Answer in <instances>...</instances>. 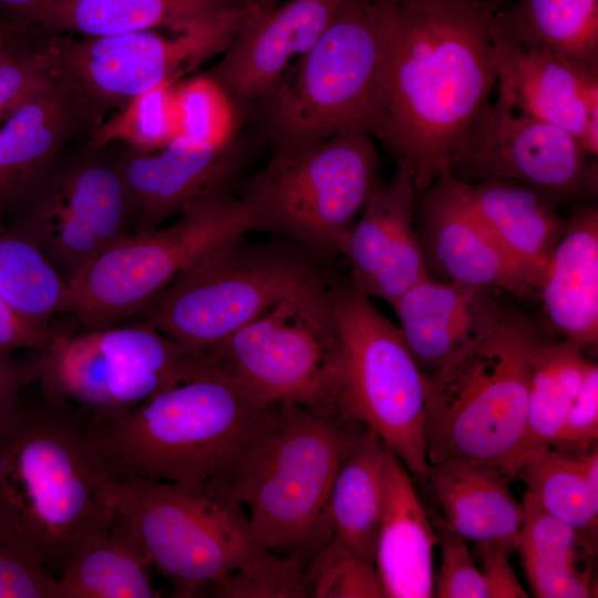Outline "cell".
<instances>
[{
  "label": "cell",
  "instance_id": "obj_1",
  "mask_svg": "<svg viewBox=\"0 0 598 598\" xmlns=\"http://www.w3.org/2000/svg\"><path fill=\"white\" fill-rule=\"evenodd\" d=\"M494 0H398L364 131L419 193L481 142L497 86Z\"/></svg>",
  "mask_w": 598,
  "mask_h": 598
},
{
  "label": "cell",
  "instance_id": "obj_2",
  "mask_svg": "<svg viewBox=\"0 0 598 598\" xmlns=\"http://www.w3.org/2000/svg\"><path fill=\"white\" fill-rule=\"evenodd\" d=\"M90 420L41 394L0 429V540L56 579L111 526Z\"/></svg>",
  "mask_w": 598,
  "mask_h": 598
},
{
  "label": "cell",
  "instance_id": "obj_3",
  "mask_svg": "<svg viewBox=\"0 0 598 598\" xmlns=\"http://www.w3.org/2000/svg\"><path fill=\"white\" fill-rule=\"evenodd\" d=\"M275 405L256 401L202 355L186 379L122 416L90 421V430L112 480L166 482L231 497Z\"/></svg>",
  "mask_w": 598,
  "mask_h": 598
},
{
  "label": "cell",
  "instance_id": "obj_4",
  "mask_svg": "<svg viewBox=\"0 0 598 598\" xmlns=\"http://www.w3.org/2000/svg\"><path fill=\"white\" fill-rule=\"evenodd\" d=\"M544 340L529 317L498 298L466 343L424 374L429 464L465 460L514 477L532 365Z\"/></svg>",
  "mask_w": 598,
  "mask_h": 598
},
{
  "label": "cell",
  "instance_id": "obj_5",
  "mask_svg": "<svg viewBox=\"0 0 598 598\" xmlns=\"http://www.w3.org/2000/svg\"><path fill=\"white\" fill-rule=\"evenodd\" d=\"M364 429L342 414L276 403L230 491L261 548L309 564L331 538V487Z\"/></svg>",
  "mask_w": 598,
  "mask_h": 598
},
{
  "label": "cell",
  "instance_id": "obj_6",
  "mask_svg": "<svg viewBox=\"0 0 598 598\" xmlns=\"http://www.w3.org/2000/svg\"><path fill=\"white\" fill-rule=\"evenodd\" d=\"M379 185L374 137L347 130L276 146L238 197L248 207L255 230L329 259L342 255L354 217Z\"/></svg>",
  "mask_w": 598,
  "mask_h": 598
},
{
  "label": "cell",
  "instance_id": "obj_7",
  "mask_svg": "<svg viewBox=\"0 0 598 598\" xmlns=\"http://www.w3.org/2000/svg\"><path fill=\"white\" fill-rule=\"evenodd\" d=\"M327 260L278 237L245 238L192 268L140 311L185 351L203 355L293 291L333 280Z\"/></svg>",
  "mask_w": 598,
  "mask_h": 598
},
{
  "label": "cell",
  "instance_id": "obj_8",
  "mask_svg": "<svg viewBox=\"0 0 598 598\" xmlns=\"http://www.w3.org/2000/svg\"><path fill=\"white\" fill-rule=\"evenodd\" d=\"M168 227L132 233L68 282V311L86 329L138 315L161 290L255 230L248 207L228 190L186 207Z\"/></svg>",
  "mask_w": 598,
  "mask_h": 598
},
{
  "label": "cell",
  "instance_id": "obj_9",
  "mask_svg": "<svg viewBox=\"0 0 598 598\" xmlns=\"http://www.w3.org/2000/svg\"><path fill=\"white\" fill-rule=\"evenodd\" d=\"M398 0H343L332 20L260 101L276 146L362 130Z\"/></svg>",
  "mask_w": 598,
  "mask_h": 598
},
{
  "label": "cell",
  "instance_id": "obj_10",
  "mask_svg": "<svg viewBox=\"0 0 598 598\" xmlns=\"http://www.w3.org/2000/svg\"><path fill=\"white\" fill-rule=\"evenodd\" d=\"M336 281L293 291L203 357L262 404L341 414Z\"/></svg>",
  "mask_w": 598,
  "mask_h": 598
},
{
  "label": "cell",
  "instance_id": "obj_11",
  "mask_svg": "<svg viewBox=\"0 0 598 598\" xmlns=\"http://www.w3.org/2000/svg\"><path fill=\"white\" fill-rule=\"evenodd\" d=\"M103 496L128 522L177 597H205L214 584L262 549L243 506L229 496L140 478L110 480Z\"/></svg>",
  "mask_w": 598,
  "mask_h": 598
},
{
  "label": "cell",
  "instance_id": "obj_12",
  "mask_svg": "<svg viewBox=\"0 0 598 598\" xmlns=\"http://www.w3.org/2000/svg\"><path fill=\"white\" fill-rule=\"evenodd\" d=\"M340 342L341 414L373 430L413 478L429 468L425 378L398 327L349 279L331 290Z\"/></svg>",
  "mask_w": 598,
  "mask_h": 598
},
{
  "label": "cell",
  "instance_id": "obj_13",
  "mask_svg": "<svg viewBox=\"0 0 598 598\" xmlns=\"http://www.w3.org/2000/svg\"><path fill=\"white\" fill-rule=\"evenodd\" d=\"M35 353L41 394L93 422L122 416L202 362L144 320L79 333L52 329Z\"/></svg>",
  "mask_w": 598,
  "mask_h": 598
},
{
  "label": "cell",
  "instance_id": "obj_14",
  "mask_svg": "<svg viewBox=\"0 0 598 598\" xmlns=\"http://www.w3.org/2000/svg\"><path fill=\"white\" fill-rule=\"evenodd\" d=\"M256 8L234 7L169 35L142 30L75 39L48 32L43 42L53 71L101 115L221 54Z\"/></svg>",
  "mask_w": 598,
  "mask_h": 598
},
{
  "label": "cell",
  "instance_id": "obj_15",
  "mask_svg": "<svg viewBox=\"0 0 598 598\" xmlns=\"http://www.w3.org/2000/svg\"><path fill=\"white\" fill-rule=\"evenodd\" d=\"M3 225L35 245L68 283L91 259L132 234V208L115 159H54Z\"/></svg>",
  "mask_w": 598,
  "mask_h": 598
},
{
  "label": "cell",
  "instance_id": "obj_16",
  "mask_svg": "<svg viewBox=\"0 0 598 598\" xmlns=\"http://www.w3.org/2000/svg\"><path fill=\"white\" fill-rule=\"evenodd\" d=\"M448 177L464 184L513 179L556 206L592 198L598 181L594 156L573 134L516 111L498 96L481 142Z\"/></svg>",
  "mask_w": 598,
  "mask_h": 598
},
{
  "label": "cell",
  "instance_id": "obj_17",
  "mask_svg": "<svg viewBox=\"0 0 598 598\" xmlns=\"http://www.w3.org/2000/svg\"><path fill=\"white\" fill-rule=\"evenodd\" d=\"M417 193L410 169L399 163L392 179L379 185L368 200L342 250L349 280L368 297L391 306L430 277L414 224Z\"/></svg>",
  "mask_w": 598,
  "mask_h": 598
},
{
  "label": "cell",
  "instance_id": "obj_18",
  "mask_svg": "<svg viewBox=\"0 0 598 598\" xmlns=\"http://www.w3.org/2000/svg\"><path fill=\"white\" fill-rule=\"evenodd\" d=\"M343 0H288L256 8L206 74L239 107L261 101L307 53Z\"/></svg>",
  "mask_w": 598,
  "mask_h": 598
},
{
  "label": "cell",
  "instance_id": "obj_19",
  "mask_svg": "<svg viewBox=\"0 0 598 598\" xmlns=\"http://www.w3.org/2000/svg\"><path fill=\"white\" fill-rule=\"evenodd\" d=\"M132 208V233L151 230L198 199L228 190L240 166L234 144L213 146L177 135L164 147H131L115 158Z\"/></svg>",
  "mask_w": 598,
  "mask_h": 598
},
{
  "label": "cell",
  "instance_id": "obj_20",
  "mask_svg": "<svg viewBox=\"0 0 598 598\" xmlns=\"http://www.w3.org/2000/svg\"><path fill=\"white\" fill-rule=\"evenodd\" d=\"M99 118L55 72L4 117L0 126V225L66 142L81 128H95Z\"/></svg>",
  "mask_w": 598,
  "mask_h": 598
},
{
  "label": "cell",
  "instance_id": "obj_21",
  "mask_svg": "<svg viewBox=\"0 0 598 598\" xmlns=\"http://www.w3.org/2000/svg\"><path fill=\"white\" fill-rule=\"evenodd\" d=\"M421 193L426 251L450 281L522 299L536 293L472 210L460 182L443 177Z\"/></svg>",
  "mask_w": 598,
  "mask_h": 598
},
{
  "label": "cell",
  "instance_id": "obj_22",
  "mask_svg": "<svg viewBox=\"0 0 598 598\" xmlns=\"http://www.w3.org/2000/svg\"><path fill=\"white\" fill-rule=\"evenodd\" d=\"M501 14V12H499ZM497 96L516 111L559 126L580 143L587 121V93L598 73L564 58L525 47L497 27Z\"/></svg>",
  "mask_w": 598,
  "mask_h": 598
},
{
  "label": "cell",
  "instance_id": "obj_23",
  "mask_svg": "<svg viewBox=\"0 0 598 598\" xmlns=\"http://www.w3.org/2000/svg\"><path fill=\"white\" fill-rule=\"evenodd\" d=\"M437 533L413 476L389 448L386 488L374 566L385 598L434 597L433 549Z\"/></svg>",
  "mask_w": 598,
  "mask_h": 598
},
{
  "label": "cell",
  "instance_id": "obj_24",
  "mask_svg": "<svg viewBox=\"0 0 598 598\" xmlns=\"http://www.w3.org/2000/svg\"><path fill=\"white\" fill-rule=\"evenodd\" d=\"M461 186L477 218L537 292L553 249L566 227L558 206L508 178H484Z\"/></svg>",
  "mask_w": 598,
  "mask_h": 598
},
{
  "label": "cell",
  "instance_id": "obj_25",
  "mask_svg": "<svg viewBox=\"0 0 598 598\" xmlns=\"http://www.w3.org/2000/svg\"><path fill=\"white\" fill-rule=\"evenodd\" d=\"M507 477L487 464L445 460L430 464L419 482L443 514L441 527L475 544L501 543L517 549L524 513Z\"/></svg>",
  "mask_w": 598,
  "mask_h": 598
},
{
  "label": "cell",
  "instance_id": "obj_26",
  "mask_svg": "<svg viewBox=\"0 0 598 598\" xmlns=\"http://www.w3.org/2000/svg\"><path fill=\"white\" fill-rule=\"evenodd\" d=\"M498 298L496 289L429 277L392 305L400 334L423 374L442 367L466 343Z\"/></svg>",
  "mask_w": 598,
  "mask_h": 598
},
{
  "label": "cell",
  "instance_id": "obj_27",
  "mask_svg": "<svg viewBox=\"0 0 598 598\" xmlns=\"http://www.w3.org/2000/svg\"><path fill=\"white\" fill-rule=\"evenodd\" d=\"M538 291L550 324L580 348L598 338V212L580 207L556 243Z\"/></svg>",
  "mask_w": 598,
  "mask_h": 598
},
{
  "label": "cell",
  "instance_id": "obj_28",
  "mask_svg": "<svg viewBox=\"0 0 598 598\" xmlns=\"http://www.w3.org/2000/svg\"><path fill=\"white\" fill-rule=\"evenodd\" d=\"M235 0H51L21 21L49 33L102 37L131 31H185L225 10Z\"/></svg>",
  "mask_w": 598,
  "mask_h": 598
},
{
  "label": "cell",
  "instance_id": "obj_29",
  "mask_svg": "<svg viewBox=\"0 0 598 598\" xmlns=\"http://www.w3.org/2000/svg\"><path fill=\"white\" fill-rule=\"evenodd\" d=\"M518 547L532 591L538 598L596 596L595 546L525 493Z\"/></svg>",
  "mask_w": 598,
  "mask_h": 598
},
{
  "label": "cell",
  "instance_id": "obj_30",
  "mask_svg": "<svg viewBox=\"0 0 598 598\" xmlns=\"http://www.w3.org/2000/svg\"><path fill=\"white\" fill-rule=\"evenodd\" d=\"M388 450L365 426L336 475L328 503L331 537L372 564L385 501Z\"/></svg>",
  "mask_w": 598,
  "mask_h": 598
},
{
  "label": "cell",
  "instance_id": "obj_31",
  "mask_svg": "<svg viewBox=\"0 0 598 598\" xmlns=\"http://www.w3.org/2000/svg\"><path fill=\"white\" fill-rule=\"evenodd\" d=\"M515 476L543 509L596 543L598 527V450L544 448L526 457Z\"/></svg>",
  "mask_w": 598,
  "mask_h": 598
},
{
  "label": "cell",
  "instance_id": "obj_32",
  "mask_svg": "<svg viewBox=\"0 0 598 598\" xmlns=\"http://www.w3.org/2000/svg\"><path fill=\"white\" fill-rule=\"evenodd\" d=\"M153 564L120 514L56 579L58 598H157Z\"/></svg>",
  "mask_w": 598,
  "mask_h": 598
},
{
  "label": "cell",
  "instance_id": "obj_33",
  "mask_svg": "<svg viewBox=\"0 0 598 598\" xmlns=\"http://www.w3.org/2000/svg\"><path fill=\"white\" fill-rule=\"evenodd\" d=\"M499 21L518 43L598 73V0H518L501 10Z\"/></svg>",
  "mask_w": 598,
  "mask_h": 598
},
{
  "label": "cell",
  "instance_id": "obj_34",
  "mask_svg": "<svg viewBox=\"0 0 598 598\" xmlns=\"http://www.w3.org/2000/svg\"><path fill=\"white\" fill-rule=\"evenodd\" d=\"M590 363L584 349L566 339L544 340L538 347L528 384L525 437L515 474L526 457L551 446Z\"/></svg>",
  "mask_w": 598,
  "mask_h": 598
},
{
  "label": "cell",
  "instance_id": "obj_35",
  "mask_svg": "<svg viewBox=\"0 0 598 598\" xmlns=\"http://www.w3.org/2000/svg\"><path fill=\"white\" fill-rule=\"evenodd\" d=\"M0 296L35 328L50 331L53 316L68 311V283L41 250L0 225Z\"/></svg>",
  "mask_w": 598,
  "mask_h": 598
},
{
  "label": "cell",
  "instance_id": "obj_36",
  "mask_svg": "<svg viewBox=\"0 0 598 598\" xmlns=\"http://www.w3.org/2000/svg\"><path fill=\"white\" fill-rule=\"evenodd\" d=\"M175 84L158 85L133 99L92 130L89 146L99 150L121 141L142 152L164 147L178 135Z\"/></svg>",
  "mask_w": 598,
  "mask_h": 598
},
{
  "label": "cell",
  "instance_id": "obj_37",
  "mask_svg": "<svg viewBox=\"0 0 598 598\" xmlns=\"http://www.w3.org/2000/svg\"><path fill=\"white\" fill-rule=\"evenodd\" d=\"M178 135L213 145L228 146L237 125V107L226 91L204 74L175 84Z\"/></svg>",
  "mask_w": 598,
  "mask_h": 598
},
{
  "label": "cell",
  "instance_id": "obj_38",
  "mask_svg": "<svg viewBox=\"0 0 598 598\" xmlns=\"http://www.w3.org/2000/svg\"><path fill=\"white\" fill-rule=\"evenodd\" d=\"M307 561L298 555L261 549L248 561L214 584L205 597L303 598L309 597Z\"/></svg>",
  "mask_w": 598,
  "mask_h": 598
},
{
  "label": "cell",
  "instance_id": "obj_39",
  "mask_svg": "<svg viewBox=\"0 0 598 598\" xmlns=\"http://www.w3.org/2000/svg\"><path fill=\"white\" fill-rule=\"evenodd\" d=\"M309 597L384 598L374 564L350 551L331 537L306 570Z\"/></svg>",
  "mask_w": 598,
  "mask_h": 598
},
{
  "label": "cell",
  "instance_id": "obj_40",
  "mask_svg": "<svg viewBox=\"0 0 598 598\" xmlns=\"http://www.w3.org/2000/svg\"><path fill=\"white\" fill-rule=\"evenodd\" d=\"M53 75L44 42L19 47L8 41L0 53V121Z\"/></svg>",
  "mask_w": 598,
  "mask_h": 598
},
{
  "label": "cell",
  "instance_id": "obj_41",
  "mask_svg": "<svg viewBox=\"0 0 598 598\" xmlns=\"http://www.w3.org/2000/svg\"><path fill=\"white\" fill-rule=\"evenodd\" d=\"M436 533L441 566L434 579V597L487 598L482 573L471 556L466 540L441 526Z\"/></svg>",
  "mask_w": 598,
  "mask_h": 598
},
{
  "label": "cell",
  "instance_id": "obj_42",
  "mask_svg": "<svg viewBox=\"0 0 598 598\" xmlns=\"http://www.w3.org/2000/svg\"><path fill=\"white\" fill-rule=\"evenodd\" d=\"M598 439V367L590 363L582 383L551 446L585 450Z\"/></svg>",
  "mask_w": 598,
  "mask_h": 598
},
{
  "label": "cell",
  "instance_id": "obj_43",
  "mask_svg": "<svg viewBox=\"0 0 598 598\" xmlns=\"http://www.w3.org/2000/svg\"><path fill=\"white\" fill-rule=\"evenodd\" d=\"M0 598H58L56 578L0 540Z\"/></svg>",
  "mask_w": 598,
  "mask_h": 598
},
{
  "label": "cell",
  "instance_id": "obj_44",
  "mask_svg": "<svg viewBox=\"0 0 598 598\" xmlns=\"http://www.w3.org/2000/svg\"><path fill=\"white\" fill-rule=\"evenodd\" d=\"M516 548L501 543L476 544V554L482 568L487 598H527L509 556Z\"/></svg>",
  "mask_w": 598,
  "mask_h": 598
},
{
  "label": "cell",
  "instance_id": "obj_45",
  "mask_svg": "<svg viewBox=\"0 0 598 598\" xmlns=\"http://www.w3.org/2000/svg\"><path fill=\"white\" fill-rule=\"evenodd\" d=\"M39 377L35 352L27 357L0 354V429L11 419L22 390Z\"/></svg>",
  "mask_w": 598,
  "mask_h": 598
},
{
  "label": "cell",
  "instance_id": "obj_46",
  "mask_svg": "<svg viewBox=\"0 0 598 598\" xmlns=\"http://www.w3.org/2000/svg\"><path fill=\"white\" fill-rule=\"evenodd\" d=\"M51 330L43 331L32 326L0 296L1 355H12L19 350L41 351L49 340Z\"/></svg>",
  "mask_w": 598,
  "mask_h": 598
},
{
  "label": "cell",
  "instance_id": "obj_47",
  "mask_svg": "<svg viewBox=\"0 0 598 598\" xmlns=\"http://www.w3.org/2000/svg\"><path fill=\"white\" fill-rule=\"evenodd\" d=\"M51 0H0V8L16 13L22 19L27 13Z\"/></svg>",
  "mask_w": 598,
  "mask_h": 598
},
{
  "label": "cell",
  "instance_id": "obj_48",
  "mask_svg": "<svg viewBox=\"0 0 598 598\" xmlns=\"http://www.w3.org/2000/svg\"><path fill=\"white\" fill-rule=\"evenodd\" d=\"M240 7H258L264 8L275 4L276 0H235Z\"/></svg>",
  "mask_w": 598,
  "mask_h": 598
},
{
  "label": "cell",
  "instance_id": "obj_49",
  "mask_svg": "<svg viewBox=\"0 0 598 598\" xmlns=\"http://www.w3.org/2000/svg\"><path fill=\"white\" fill-rule=\"evenodd\" d=\"M9 41L8 32L4 28L0 27V53L4 50L7 43Z\"/></svg>",
  "mask_w": 598,
  "mask_h": 598
}]
</instances>
